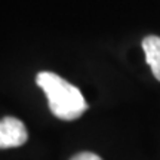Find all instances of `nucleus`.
I'll use <instances>...</instances> for the list:
<instances>
[{
    "instance_id": "f257e3e1",
    "label": "nucleus",
    "mask_w": 160,
    "mask_h": 160,
    "mask_svg": "<svg viewBox=\"0 0 160 160\" xmlns=\"http://www.w3.org/2000/svg\"><path fill=\"white\" fill-rule=\"evenodd\" d=\"M36 82L46 93L49 108L58 119L76 120L88 110L82 92L55 73L42 71L37 74Z\"/></svg>"
},
{
    "instance_id": "f03ea898",
    "label": "nucleus",
    "mask_w": 160,
    "mask_h": 160,
    "mask_svg": "<svg viewBox=\"0 0 160 160\" xmlns=\"http://www.w3.org/2000/svg\"><path fill=\"white\" fill-rule=\"evenodd\" d=\"M28 138L27 129L17 117H5L0 120V148H15L25 144Z\"/></svg>"
},
{
    "instance_id": "7ed1b4c3",
    "label": "nucleus",
    "mask_w": 160,
    "mask_h": 160,
    "mask_svg": "<svg viewBox=\"0 0 160 160\" xmlns=\"http://www.w3.org/2000/svg\"><path fill=\"white\" fill-rule=\"evenodd\" d=\"M142 49L145 52V59L154 77L160 82V37L147 36L142 40Z\"/></svg>"
},
{
    "instance_id": "20e7f679",
    "label": "nucleus",
    "mask_w": 160,
    "mask_h": 160,
    "mask_svg": "<svg viewBox=\"0 0 160 160\" xmlns=\"http://www.w3.org/2000/svg\"><path fill=\"white\" fill-rule=\"evenodd\" d=\"M71 160H102V159L98 154H95V153H88V151H85V153L76 154Z\"/></svg>"
}]
</instances>
